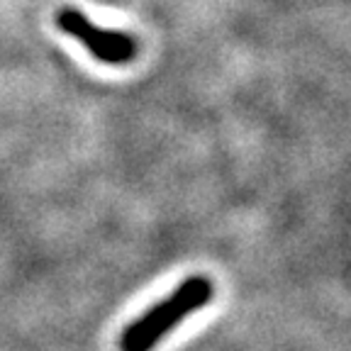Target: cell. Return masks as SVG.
<instances>
[{
	"instance_id": "1",
	"label": "cell",
	"mask_w": 351,
	"mask_h": 351,
	"mask_svg": "<svg viewBox=\"0 0 351 351\" xmlns=\"http://www.w3.org/2000/svg\"><path fill=\"white\" fill-rule=\"evenodd\" d=\"M215 298V285L208 276H191L181 285L147 307L137 319H132L120 335V351H152L171 329L186 322L191 315L210 305Z\"/></svg>"
},
{
	"instance_id": "2",
	"label": "cell",
	"mask_w": 351,
	"mask_h": 351,
	"mask_svg": "<svg viewBox=\"0 0 351 351\" xmlns=\"http://www.w3.org/2000/svg\"><path fill=\"white\" fill-rule=\"evenodd\" d=\"M56 27L71 39H76L95 61L108 66H125L132 64L139 51V42L130 32L122 29H105L98 27L90 17L78 8L66 5L56 10L54 15Z\"/></svg>"
}]
</instances>
